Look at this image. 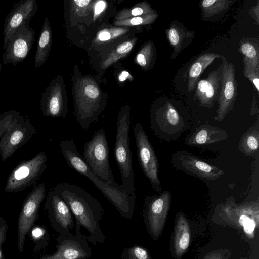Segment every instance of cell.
<instances>
[{
    "label": "cell",
    "instance_id": "obj_1",
    "mask_svg": "<svg viewBox=\"0 0 259 259\" xmlns=\"http://www.w3.org/2000/svg\"><path fill=\"white\" fill-rule=\"evenodd\" d=\"M54 190L65 201L74 220L75 234L94 246L105 240L100 222L104 208L100 202L81 187L69 183H60Z\"/></svg>",
    "mask_w": 259,
    "mask_h": 259
},
{
    "label": "cell",
    "instance_id": "obj_2",
    "mask_svg": "<svg viewBox=\"0 0 259 259\" xmlns=\"http://www.w3.org/2000/svg\"><path fill=\"white\" fill-rule=\"evenodd\" d=\"M59 146L70 167L88 178L113 205L122 217L126 219L133 218L136 204L135 192L128 195L124 190L112 187L97 177L77 151L72 139L61 141Z\"/></svg>",
    "mask_w": 259,
    "mask_h": 259
},
{
    "label": "cell",
    "instance_id": "obj_3",
    "mask_svg": "<svg viewBox=\"0 0 259 259\" xmlns=\"http://www.w3.org/2000/svg\"><path fill=\"white\" fill-rule=\"evenodd\" d=\"M212 219L214 223L239 231L248 239H254L259 223V200L238 204L233 196L218 204Z\"/></svg>",
    "mask_w": 259,
    "mask_h": 259
},
{
    "label": "cell",
    "instance_id": "obj_4",
    "mask_svg": "<svg viewBox=\"0 0 259 259\" xmlns=\"http://www.w3.org/2000/svg\"><path fill=\"white\" fill-rule=\"evenodd\" d=\"M130 127V112L126 108L120 112L117 119L114 157L121 175V185L128 195L135 192L132 153L129 143Z\"/></svg>",
    "mask_w": 259,
    "mask_h": 259
},
{
    "label": "cell",
    "instance_id": "obj_5",
    "mask_svg": "<svg viewBox=\"0 0 259 259\" xmlns=\"http://www.w3.org/2000/svg\"><path fill=\"white\" fill-rule=\"evenodd\" d=\"M82 157L92 171L100 180L112 187L124 190L114 180L109 162L108 141L103 128L96 130L85 143Z\"/></svg>",
    "mask_w": 259,
    "mask_h": 259
},
{
    "label": "cell",
    "instance_id": "obj_6",
    "mask_svg": "<svg viewBox=\"0 0 259 259\" xmlns=\"http://www.w3.org/2000/svg\"><path fill=\"white\" fill-rule=\"evenodd\" d=\"M47 160L46 152L42 151L30 160L21 161L9 175L5 191L22 192L35 183L46 170Z\"/></svg>",
    "mask_w": 259,
    "mask_h": 259
},
{
    "label": "cell",
    "instance_id": "obj_7",
    "mask_svg": "<svg viewBox=\"0 0 259 259\" xmlns=\"http://www.w3.org/2000/svg\"><path fill=\"white\" fill-rule=\"evenodd\" d=\"M150 123L151 128L155 136L168 141L175 140L190 128L168 101L151 114Z\"/></svg>",
    "mask_w": 259,
    "mask_h": 259
},
{
    "label": "cell",
    "instance_id": "obj_8",
    "mask_svg": "<svg viewBox=\"0 0 259 259\" xmlns=\"http://www.w3.org/2000/svg\"><path fill=\"white\" fill-rule=\"evenodd\" d=\"M36 131L28 116L19 113L14 117L0 139V155L3 161L11 157L27 143Z\"/></svg>",
    "mask_w": 259,
    "mask_h": 259
},
{
    "label": "cell",
    "instance_id": "obj_9",
    "mask_svg": "<svg viewBox=\"0 0 259 259\" xmlns=\"http://www.w3.org/2000/svg\"><path fill=\"white\" fill-rule=\"evenodd\" d=\"M133 132L139 164L153 189L161 192L162 188L158 178L159 164L153 147L140 123L134 126Z\"/></svg>",
    "mask_w": 259,
    "mask_h": 259
},
{
    "label": "cell",
    "instance_id": "obj_10",
    "mask_svg": "<svg viewBox=\"0 0 259 259\" xmlns=\"http://www.w3.org/2000/svg\"><path fill=\"white\" fill-rule=\"evenodd\" d=\"M171 193L166 190L159 195L147 196L144 199L143 215L146 227L153 239L161 235L170 209Z\"/></svg>",
    "mask_w": 259,
    "mask_h": 259
},
{
    "label": "cell",
    "instance_id": "obj_11",
    "mask_svg": "<svg viewBox=\"0 0 259 259\" xmlns=\"http://www.w3.org/2000/svg\"><path fill=\"white\" fill-rule=\"evenodd\" d=\"M46 193V186L42 182L33 188L23 202L18 220L17 248L20 253L23 252L26 235L37 220Z\"/></svg>",
    "mask_w": 259,
    "mask_h": 259
},
{
    "label": "cell",
    "instance_id": "obj_12",
    "mask_svg": "<svg viewBox=\"0 0 259 259\" xmlns=\"http://www.w3.org/2000/svg\"><path fill=\"white\" fill-rule=\"evenodd\" d=\"M221 58V85L218 100V108L214 118L217 121H223L227 115L233 110L238 88L234 65L232 62L228 63L225 56H222Z\"/></svg>",
    "mask_w": 259,
    "mask_h": 259
},
{
    "label": "cell",
    "instance_id": "obj_13",
    "mask_svg": "<svg viewBox=\"0 0 259 259\" xmlns=\"http://www.w3.org/2000/svg\"><path fill=\"white\" fill-rule=\"evenodd\" d=\"M172 164L175 168L202 180H215L224 174L219 167L183 150L173 154Z\"/></svg>",
    "mask_w": 259,
    "mask_h": 259
},
{
    "label": "cell",
    "instance_id": "obj_14",
    "mask_svg": "<svg viewBox=\"0 0 259 259\" xmlns=\"http://www.w3.org/2000/svg\"><path fill=\"white\" fill-rule=\"evenodd\" d=\"M44 209L55 231L63 235L71 233L74 227L73 216L66 203L54 189L46 198Z\"/></svg>",
    "mask_w": 259,
    "mask_h": 259
},
{
    "label": "cell",
    "instance_id": "obj_15",
    "mask_svg": "<svg viewBox=\"0 0 259 259\" xmlns=\"http://www.w3.org/2000/svg\"><path fill=\"white\" fill-rule=\"evenodd\" d=\"M29 22L22 25L10 38L3 55L4 65L16 66L27 57L34 41L35 31L29 26Z\"/></svg>",
    "mask_w": 259,
    "mask_h": 259
},
{
    "label": "cell",
    "instance_id": "obj_16",
    "mask_svg": "<svg viewBox=\"0 0 259 259\" xmlns=\"http://www.w3.org/2000/svg\"><path fill=\"white\" fill-rule=\"evenodd\" d=\"M56 251L37 259H88L92 254L88 242L75 234H59L56 239Z\"/></svg>",
    "mask_w": 259,
    "mask_h": 259
},
{
    "label": "cell",
    "instance_id": "obj_17",
    "mask_svg": "<svg viewBox=\"0 0 259 259\" xmlns=\"http://www.w3.org/2000/svg\"><path fill=\"white\" fill-rule=\"evenodd\" d=\"M35 0H21L15 3L7 15L3 27L4 45L6 49L10 38L23 24L29 22L37 12Z\"/></svg>",
    "mask_w": 259,
    "mask_h": 259
},
{
    "label": "cell",
    "instance_id": "obj_18",
    "mask_svg": "<svg viewBox=\"0 0 259 259\" xmlns=\"http://www.w3.org/2000/svg\"><path fill=\"white\" fill-rule=\"evenodd\" d=\"M219 69L210 72L206 79L199 80L196 84L194 97L202 107L211 108L218 100L221 85Z\"/></svg>",
    "mask_w": 259,
    "mask_h": 259
},
{
    "label": "cell",
    "instance_id": "obj_19",
    "mask_svg": "<svg viewBox=\"0 0 259 259\" xmlns=\"http://www.w3.org/2000/svg\"><path fill=\"white\" fill-rule=\"evenodd\" d=\"M167 39L173 48L171 58H175L184 49L192 42L195 31L188 30L183 24L177 20L173 21L165 30Z\"/></svg>",
    "mask_w": 259,
    "mask_h": 259
},
{
    "label": "cell",
    "instance_id": "obj_20",
    "mask_svg": "<svg viewBox=\"0 0 259 259\" xmlns=\"http://www.w3.org/2000/svg\"><path fill=\"white\" fill-rule=\"evenodd\" d=\"M228 135L226 131L209 124H202L185 138L188 145L214 144L226 140Z\"/></svg>",
    "mask_w": 259,
    "mask_h": 259
},
{
    "label": "cell",
    "instance_id": "obj_21",
    "mask_svg": "<svg viewBox=\"0 0 259 259\" xmlns=\"http://www.w3.org/2000/svg\"><path fill=\"white\" fill-rule=\"evenodd\" d=\"M40 109L45 116L65 117L66 109L62 100L60 89L56 85L51 86L42 95Z\"/></svg>",
    "mask_w": 259,
    "mask_h": 259
},
{
    "label": "cell",
    "instance_id": "obj_22",
    "mask_svg": "<svg viewBox=\"0 0 259 259\" xmlns=\"http://www.w3.org/2000/svg\"><path fill=\"white\" fill-rule=\"evenodd\" d=\"M191 229L189 223L182 212L176 215L174 235V252L181 257L187 250L190 244Z\"/></svg>",
    "mask_w": 259,
    "mask_h": 259
},
{
    "label": "cell",
    "instance_id": "obj_23",
    "mask_svg": "<svg viewBox=\"0 0 259 259\" xmlns=\"http://www.w3.org/2000/svg\"><path fill=\"white\" fill-rule=\"evenodd\" d=\"M222 56L213 53H208L199 56L191 65L188 73L187 89L189 92L195 90L200 77L206 67L215 59L220 58Z\"/></svg>",
    "mask_w": 259,
    "mask_h": 259
},
{
    "label": "cell",
    "instance_id": "obj_24",
    "mask_svg": "<svg viewBox=\"0 0 259 259\" xmlns=\"http://www.w3.org/2000/svg\"><path fill=\"white\" fill-rule=\"evenodd\" d=\"M233 0H203L200 3L201 17L206 22L216 21L223 17L234 4Z\"/></svg>",
    "mask_w": 259,
    "mask_h": 259
},
{
    "label": "cell",
    "instance_id": "obj_25",
    "mask_svg": "<svg viewBox=\"0 0 259 259\" xmlns=\"http://www.w3.org/2000/svg\"><path fill=\"white\" fill-rule=\"evenodd\" d=\"M52 33L48 18L46 17L39 36L37 49L34 56V66L37 68L46 61L51 45Z\"/></svg>",
    "mask_w": 259,
    "mask_h": 259
},
{
    "label": "cell",
    "instance_id": "obj_26",
    "mask_svg": "<svg viewBox=\"0 0 259 259\" xmlns=\"http://www.w3.org/2000/svg\"><path fill=\"white\" fill-rule=\"evenodd\" d=\"M259 145V121L251 126L241 136L238 143V150L245 156H252L258 152Z\"/></svg>",
    "mask_w": 259,
    "mask_h": 259
},
{
    "label": "cell",
    "instance_id": "obj_27",
    "mask_svg": "<svg viewBox=\"0 0 259 259\" xmlns=\"http://www.w3.org/2000/svg\"><path fill=\"white\" fill-rule=\"evenodd\" d=\"M239 51L243 55L245 60L259 67V41L257 38L245 37L239 43Z\"/></svg>",
    "mask_w": 259,
    "mask_h": 259
},
{
    "label": "cell",
    "instance_id": "obj_28",
    "mask_svg": "<svg viewBox=\"0 0 259 259\" xmlns=\"http://www.w3.org/2000/svg\"><path fill=\"white\" fill-rule=\"evenodd\" d=\"M30 229V237L35 246L34 252L37 253L45 249L50 242L49 233L45 226L36 225Z\"/></svg>",
    "mask_w": 259,
    "mask_h": 259
},
{
    "label": "cell",
    "instance_id": "obj_29",
    "mask_svg": "<svg viewBox=\"0 0 259 259\" xmlns=\"http://www.w3.org/2000/svg\"><path fill=\"white\" fill-rule=\"evenodd\" d=\"M120 259H152L148 251L143 247L135 245L125 248L120 256Z\"/></svg>",
    "mask_w": 259,
    "mask_h": 259
},
{
    "label": "cell",
    "instance_id": "obj_30",
    "mask_svg": "<svg viewBox=\"0 0 259 259\" xmlns=\"http://www.w3.org/2000/svg\"><path fill=\"white\" fill-rule=\"evenodd\" d=\"M158 15L157 12L150 13L132 18L131 19H124L115 22L117 25H139L151 24L157 19Z\"/></svg>",
    "mask_w": 259,
    "mask_h": 259
},
{
    "label": "cell",
    "instance_id": "obj_31",
    "mask_svg": "<svg viewBox=\"0 0 259 259\" xmlns=\"http://www.w3.org/2000/svg\"><path fill=\"white\" fill-rule=\"evenodd\" d=\"M244 68L243 74L256 89L257 93L259 92V67L243 60Z\"/></svg>",
    "mask_w": 259,
    "mask_h": 259
},
{
    "label": "cell",
    "instance_id": "obj_32",
    "mask_svg": "<svg viewBox=\"0 0 259 259\" xmlns=\"http://www.w3.org/2000/svg\"><path fill=\"white\" fill-rule=\"evenodd\" d=\"M154 53L152 44L148 43L137 55L136 60L138 63L143 67L148 66L153 60Z\"/></svg>",
    "mask_w": 259,
    "mask_h": 259
},
{
    "label": "cell",
    "instance_id": "obj_33",
    "mask_svg": "<svg viewBox=\"0 0 259 259\" xmlns=\"http://www.w3.org/2000/svg\"><path fill=\"white\" fill-rule=\"evenodd\" d=\"M153 10L152 9L149 4L143 3L139 6L136 7L133 9L130 12H121L120 14L117 16L118 19H123L126 17H130L131 16H141L145 14L155 13Z\"/></svg>",
    "mask_w": 259,
    "mask_h": 259
},
{
    "label": "cell",
    "instance_id": "obj_34",
    "mask_svg": "<svg viewBox=\"0 0 259 259\" xmlns=\"http://www.w3.org/2000/svg\"><path fill=\"white\" fill-rule=\"evenodd\" d=\"M18 113L15 110H12L0 114V139Z\"/></svg>",
    "mask_w": 259,
    "mask_h": 259
},
{
    "label": "cell",
    "instance_id": "obj_35",
    "mask_svg": "<svg viewBox=\"0 0 259 259\" xmlns=\"http://www.w3.org/2000/svg\"><path fill=\"white\" fill-rule=\"evenodd\" d=\"M231 254V249H219L209 252L202 259H229Z\"/></svg>",
    "mask_w": 259,
    "mask_h": 259
},
{
    "label": "cell",
    "instance_id": "obj_36",
    "mask_svg": "<svg viewBox=\"0 0 259 259\" xmlns=\"http://www.w3.org/2000/svg\"><path fill=\"white\" fill-rule=\"evenodd\" d=\"M8 226L5 219L0 217V259H5L2 247L6 238Z\"/></svg>",
    "mask_w": 259,
    "mask_h": 259
},
{
    "label": "cell",
    "instance_id": "obj_37",
    "mask_svg": "<svg viewBox=\"0 0 259 259\" xmlns=\"http://www.w3.org/2000/svg\"><path fill=\"white\" fill-rule=\"evenodd\" d=\"M86 96L90 99H95L99 95V90L93 85H87L84 88Z\"/></svg>",
    "mask_w": 259,
    "mask_h": 259
},
{
    "label": "cell",
    "instance_id": "obj_38",
    "mask_svg": "<svg viewBox=\"0 0 259 259\" xmlns=\"http://www.w3.org/2000/svg\"><path fill=\"white\" fill-rule=\"evenodd\" d=\"M133 44L131 41H126L119 45L116 49V53L117 55H123L129 52L132 49Z\"/></svg>",
    "mask_w": 259,
    "mask_h": 259
},
{
    "label": "cell",
    "instance_id": "obj_39",
    "mask_svg": "<svg viewBox=\"0 0 259 259\" xmlns=\"http://www.w3.org/2000/svg\"><path fill=\"white\" fill-rule=\"evenodd\" d=\"M259 5H258V1L257 2V4L256 6L252 7L250 8V11H249V14L254 19L256 20L257 23H258V16H259Z\"/></svg>",
    "mask_w": 259,
    "mask_h": 259
},
{
    "label": "cell",
    "instance_id": "obj_40",
    "mask_svg": "<svg viewBox=\"0 0 259 259\" xmlns=\"http://www.w3.org/2000/svg\"><path fill=\"white\" fill-rule=\"evenodd\" d=\"M105 4L104 2L101 1H99L96 5L95 9V13L99 14L103 11L105 8Z\"/></svg>",
    "mask_w": 259,
    "mask_h": 259
},
{
    "label": "cell",
    "instance_id": "obj_41",
    "mask_svg": "<svg viewBox=\"0 0 259 259\" xmlns=\"http://www.w3.org/2000/svg\"><path fill=\"white\" fill-rule=\"evenodd\" d=\"M111 35L110 33L108 31H103L101 32L98 38L101 41H106L111 38Z\"/></svg>",
    "mask_w": 259,
    "mask_h": 259
},
{
    "label": "cell",
    "instance_id": "obj_42",
    "mask_svg": "<svg viewBox=\"0 0 259 259\" xmlns=\"http://www.w3.org/2000/svg\"><path fill=\"white\" fill-rule=\"evenodd\" d=\"M255 96H254L253 102L252 104L251 110H250V115H253L255 114L258 112V107L257 106V104L256 102V98Z\"/></svg>",
    "mask_w": 259,
    "mask_h": 259
},
{
    "label": "cell",
    "instance_id": "obj_43",
    "mask_svg": "<svg viewBox=\"0 0 259 259\" xmlns=\"http://www.w3.org/2000/svg\"><path fill=\"white\" fill-rule=\"evenodd\" d=\"M90 2V1L89 0H83V1H74V3L79 7H85L87 6L89 3Z\"/></svg>",
    "mask_w": 259,
    "mask_h": 259
},
{
    "label": "cell",
    "instance_id": "obj_44",
    "mask_svg": "<svg viewBox=\"0 0 259 259\" xmlns=\"http://www.w3.org/2000/svg\"><path fill=\"white\" fill-rule=\"evenodd\" d=\"M130 76L128 72L123 71L119 76V80L120 81H123L126 80Z\"/></svg>",
    "mask_w": 259,
    "mask_h": 259
}]
</instances>
